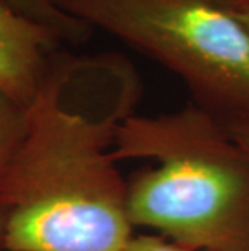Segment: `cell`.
Masks as SVG:
<instances>
[{"label": "cell", "instance_id": "1", "mask_svg": "<svg viewBox=\"0 0 249 251\" xmlns=\"http://www.w3.org/2000/svg\"><path fill=\"white\" fill-rule=\"evenodd\" d=\"M141 93L125 57L55 52L0 174L3 251H116L133 237L112 149Z\"/></svg>", "mask_w": 249, "mask_h": 251}, {"label": "cell", "instance_id": "2", "mask_svg": "<svg viewBox=\"0 0 249 251\" xmlns=\"http://www.w3.org/2000/svg\"><path fill=\"white\" fill-rule=\"evenodd\" d=\"M112 156L156 161L126 181L131 226L191 251H249V154L225 124L194 104L131 115Z\"/></svg>", "mask_w": 249, "mask_h": 251}, {"label": "cell", "instance_id": "3", "mask_svg": "<svg viewBox=\"0 0 249 251\" xmlns=\"http://www.w3.org/2000/svg\"><path fill=\"white\" fill-rule=\"evenodd\" d=\"M186 84L222 122L249 115V33L225 0H50Z\"/></svg>", "mask_w": 249, "mask_h": 251}, {"label": "cell", "instance_id": "4", "mask_svg": "<svg viewBox=\"0 0 249 251\" xmlns=\"http://www.w3.org/2000/svg\"><path fill=\"white\" fill-rule=\"evenodd\" d=\"M63 42L0 0V91L28 107Z\"/></svg>", "mask_w": 249, "mask_h": 251}, {"label": "cell", "instance_id": "5", "mask_svg": "<svg viewBox=\"0 0 249 251\" xmlns=\"http://www.w3.org/2000/svg\"><path fill=\"white\" fill-rule=\"evenodd\" d=\"M15 12L54 33L63 44L79 46L92 36L86 23L62 12L50 0H3Z\"/></svg>", "mask_w": 249, "mask_h": 251}, {"label": "cell", "instance_id": "6", "mask_svg": "<svg viewBox=\"0 0 249 251\" xmlns=\"http://www.w3.org/2000/svg\"><path fill=\"white\" fill-rule=\"evenodd\" d=\"M24 122L26 109L0 91V174L23 135Z\"/></svg>", "mask_w": 249, "mask_h": 251}, {"label": "cell", "instance_id": "7", "mask_svg": "<svg viewBox=\"0 0 249 251\" xmlns=\"http://www.w3.org/2000/svg\"><path fill=\"white\" fill-rule=\"evenodd\" d=\"M116 251H191L158 233L133 235Z\"/></svg>", "mask_w": 249, "mask_h": 251}, {"label": "cell", "instance_id": "8", "mask_svg": "<svg viewBox=\"0 0 249 251\" xmlns=\"http://www.w3.org/2000/svg\"><path fill=\"white\" fill-rule=\"evenodd\" d=\"M226 130L243 146V149L249 154V115L236 117V119L224 122Z\"/></svg>", "mask_w": 249, "mask_h": 251}, {"label": "cell", "instance_id": "9", "mask_svg": "<svg viewBox=\"0 0 249 251\" xmlns=\"http://www.w3.org/2000/svg\"><path fill=\"white\" fill-rule=\"evenodd\" d=\"M225 2L230 7L231 13L235 15V18L249 33V0H225Z\"/></svg>", "mask_w": 249, "mask_h": 251}, {"label": "cell", "instance_id": "10", "mask_svg": "<svg viewBox=\"0 0 249 251\" xmlns=\"http://www.w3.org/2000/svg\"><path fill=\"white\" fill-rule=\"evenodd\" d=\"M0 251H3V222H2V216H0Z\"/></svg>", "mask_w": 249, "mask_h": 251}]
</instances>
